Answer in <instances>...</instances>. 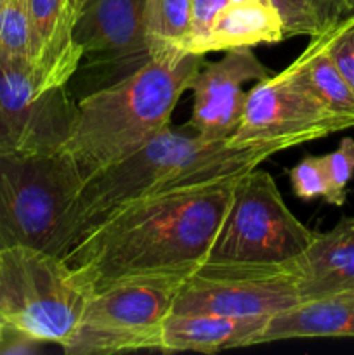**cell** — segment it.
<instances>
[{
  "mask_svg": "<svg viewBox=\"0 0 354 355\" xmlns=\"http://www.w3.org/2000/svg\"><path fill=\"white\" fill-rule=\"evenodd\" d=\"M198 54L151 58L127 78L83 96L62 151L89 177L137 151L170 125L180 96L201 68Z\"/></svg>",
  "mask_w": 354,
  "mask_h": 355,
  "instance_id": "3",
  "label": "cell"
},
{
  "mask_svg": "<svg viewBox=\"0 0 354 355\" xmlns=\"http://www.w3.org/2000/svg\"><path fill=\"white\" fill-rule=\"evenodd\" d=\"M323 2H325V6L328 7L339 19H342L344 12H346V10H344V0H323Z\"/></svg>",
  "mask_w": 354,
  "mask_h": 355,
  "instance_id": "27",
  "label": "cell"
},
{
  "mask_svg": "<svg viewBox=\"0 0 354 355\" xmlns=\"http://www.w3.org/2000/svg\"><path fill=\"white\" fill-rule=\"evenodd\" d=\"M2 3H3V0H0V7H2Z\"/></svg>",
  "mask_w": 354,
  "mask_h": 355,
  "instance_id": "32",
  "label": "cell"
},
{
  "mask_svg": "<svg viewBox=\"0 0 354 355\" xmlns=\"http://www.w3.org/2000/svg\"><path fill=\"white\" fill-rule=\"evenodd\" d=\"M323 37L330 59L354 92V14L337 21Z\"/></svg>",
  "mask_w": 354,
  "mask_h": 355,
  "instance_id": "22",
  "label": "cell"
},
{
  "mask_svg": "<svg viewBox=\"0 0 354 355\" xmlns=\"http://www.w3.org/2000/svg\"><path fill=\"white\" fill-rule=\"evenodd\" d=\"M0 114L14 149L58 153L76 121V103L66 87L38 90L31 64L0 59Z\"/></svg>",
  "mask_w": 354,
  "mask_h": 355,
  "instance_id": "11",
  "label": "cell"
},
{
  "mask_svg": "<svg viewBox=\"0 0 354 355\" xmlns=\"http://www.w3.org/2000/svg\"><path fill=\"white\" fill-rule=\"evenodd\" d=\"M281 19L285 38L318 37L339 21L323 0H269Z\"/></svg>",
  "mask_w": 354,
  "mask_h": 355,
  "instance_id": "20",
  "label": "cell"
},
{
  "mask_svg": "<svg viewBox=\"0 0 354 355\" xmlns=\"http://www.w3.org/2000/svg\"><path fill=\"white\" fill-rule=\"evenodd\" d=\"M144 31L151 58L187 54L191 0H146Z\"/></svg>",
  "mask_w": 354,
  "mask_h": 355,
  "instance_id": "19",
  "label": "cell"
},
{
  "mask_svg": "<svg viewBox=\"0 0 354 355\" xmlns=\"http://www.w3.org/2000/svg\"><path fill=\"white\" fill-rule=\"evenodd\" d=\"M314 234L292 214L271 173L257 166L235 182L228 211L203 266H287L307 248Z\"/></svg>",
  "mask_w": 354,
  "mask_h": 355,
  "instance_id": "6",
  "label": "cell"
},
{
  "mask_svg": "<svg viewBox=\"0 0 354 355\" xmlns=\"http://www.w3.org/2000/svg\"><path fill=\"white\" fill-rule=\"evenodd\" d=\"M301 300L354 291V217L316 232L307 248L288 263Z\"/></svg>",
  "mask_w": 354,
  "mask_h": 355,
  "instance_id": "14",
  "label": "cell"
},
{
  "mask_svg": "<svg viewBox=\"0 0 354 355\" xmlns=\"http://www.w3.org/2000/svg\"><path fill=\"white\" fill-rule=\"evenodd\" d=\"M186 279H135L97 290L65 345L68 355L160 350L162 333Z\"/></svg>",
  "mask_w": 354,
  "mask_h": 355,
  "instance_id": "7",
  "label": "cell"
},
{
  "mask_svg": "<svg viewBox=\"0 0 354 355\" xmlns=\"http://www.w3.org/2000/svg\"><path fill=\"white\" fill-rule=\"evenodd\" d=\"M238 179L120 205L62 259L82 270L94 291L124 281L187 279L207 260Z\"/></svg>",
  "mask_w": 354,
  "mask_h": 355,
  "instance_id": "1",
  "label": "cell"
},
{
  "mask_svg": "<svg viewBox=\"0 0 354 355\" xmlns=\"http://www.w3.org/2000/svg\"><path fill=\"white\" fill-rule=\"evenodd\" d=\"M83 182L66 151L0 153V250L23 245L59 257L66 215Z\"/></svg>",
  "mask_w": 354,
  "mask_h": 355,
  "instance_id": "5",
  "label": "cell"
},
{
  "mask_svg": "<svg viewBox=\"0 0 354 355\" xmlns=\"http://www.w3.org/2000/svg\"><path fill=\"white\" fill-rule=\"evenodd\" d=\"M298 76L294 62L283 71L257 82L246 94L242 120L233 142L287 139L295 146L346 130Z\"/></svg>",
  "mask_w": 354,
  "mask_h": 355,
  "instance_id": "10",
  "label": "cell"
},
{
  "mask_svg": "<svg viewBox=\"0 0 354 355\" xmlns=\"http://www.w3.org/2000/svg\"><path fill=\"white\" fill-rule=\"evenodd\" d=\"M7 151H14V144L12 139H10L9 130H7L6 123L2 120V114H0V153H7Z\"/></svg>",
  "mask_w": 354,
  "mask_h": 355,
  "instance_id": "26",
  "label": "cell"
},
{
  "mask_svg": "<svg viewBox=\"0 0 354 355\" xmlns=\"http://www.w3.org/2000/svg\"><path fill=\"white\" fill-rule=\"evenodd\" d=\"M354 338V291L297 304L267 321L260 343L295 338Z\"/></svg>",
  "mask_w": 354,
  "mask_h": 355,
  "instance_id": "16",
  "label": "cell"
},
{
  "mask_svg": "<svg viewBox=\"0 0 354 355\" xmlns=\"http://www.w3.org/2000/svg\"><path fill=\"white\" fill-rule=\"evenodd\" d=\"M6 331H7V328H6V324H3L2 321H0V343L3 342V336H6Z\"/></svg>",
  "mask_w": 354,
  "mask_h": 355,
  "instance_id": "30",
  "label": "cell"
},
{
  "mask_svg": "<svg viewBox=\"0 0 354 355\" xmlns=\"http://www.w3.org/2000/svg\"><path fill=\"white\" fill-rule=\"evenodd\" d=\"M292 191L301 200H314V198L330 196V180L326 173L325 159L323 156H304L294 168L288 172Z\"/></svg>",
  "mask_w": 354,
  "mask_h": 355,
  "instance_id": "24",
  "label": "cell"
},
{
  "mask_svg": "<svg viewBox=\"0 0 354 355\" xmlns=\"http://www.w3.org/2000/svg\"><path fill=\"white\" fill-rule=\"evenodd\" d=\"M283 38L281 19L269 0L228 3L215 17L207 37L198 45L194 54L205 55L208 52L278 44Z\"/></svg>",
  "mask_w": 354,
  "mask_h": 355,
  "instance_id": "17",
  "label": "cell"
},
{
  "mask_svg": "<svg viewBox=\"0 0 354 355\" xmlns=\"http://www.w3.org/2000/svg\"><path fill=\"white\" fill-rule=\"evenodd\" d=\"M243 2H264V0H229V3H243Z\"/></svg>",
  "mask_w": 354,
  "mask_h": 355,
  "instance_id": "31",
  "label": "cell"
},
{
  "mask_svg": "<svg viewBox=\"0 0 354 355\" xmlns=\"http://www.w3.org/2000/svg\"><path fill=\"white\" fill-rule=\"evenodd\" d=\"M301 302L288 263L257 269L201 266L180 284L172 312L273 318Z\"/></svg>",
  "mask_w": 354,
  "mask_h": 355,
  "instance_id": "9",
  "label": "cell"
},
{
  "mask_svg": "<svg viewBox=\"0 0 354 355\" xmlns=\"http://www.w3.org/2000/svg\"><path fill=\"white\" fill-rule=\"evenodd\" d=\"M0 59L30 62L28 0H3L0 7Z\"/></svg>",
  "mask_w": 354,
  "mask_h": 355,
  "instance_id": "21",
  "label": "cell"
},
{
  "mask_svg": "<svg viewBox=\"0 0 354 355\" xmlns=\"http://www.w3.org/2000/svg\"><path fill=\"white\" fill-rule=\"evenodd\" d=\"M271 76L252 47L226 51L219 61L208 62L191 78L193 113L189 127L207 139H228L242 120L246 94L243 85Z\"/></svg>",
  "mask_w": 354,
  "mask_h": 355,
  "instance_id": "12",
  "label": "cell"
},
{
  "mask_svg": "<svg viewBox=\"0 0 354 355\" xmlns=\"http://www.w3.org/2000/svg\"><path fill=\"white\" fill-rule=\"evenodd\" d=\"M344 16H349V14H354V0H344Z\"/></svg>",
  "mask_w": 354,
  "mask_h": 355,
  "instance_id": "29",
  "label": "cell"
},
{
  "mask_svg": "<svg viewBox=\"0 0 354 355\" xmlns=\"http://www.w3.org/2000/svg\"><path fill=\"white\" fill-rule=\"evenodd\" d=\"M30 64L38 90L66 87L82 61L69 0H28Z\"/></svg>",
  "mask_w": 354,
  "mask_h": 355,
  "instance_id": "13",
  "label": "cell"
},
{
  "mask_svg": "<svg viewBox=\"0 0 354 355\" xmlns=\"http://www.w3.org/2000/svg\"><path fill=\"white\" fill-rule=\"evenodd\" d=\"M144 3L146 0H89L83 6L75 24V40L82 51L75 76L82 78L83 96L127 78L151 59Z\"/></svg>",
  "mask_w": 354,
  "mask_h": 355,
  "instance_id": "8",
  "label": "cell"
},
{
  "mask_svg": "<svg viewBox=\"0 0 354 355\" xmlns=\"http://www.w3.org/2000/svg\"><path fill=\"white\" fill-rule=\"evenodd\" d=\"M302 82L307 85L312 96L332 114L354 127V92L330 59L325 47V37H312L307 47L294 61Z\"/></svg>",
  "mask_w": 354,
  "mask_h": 355,
  "instance_id": "18",
  "label": "cell"
},
{
  "mask_svg": "<svg viewBox=\"0 0 354 355\" xmlns=\"http://www.w3.org/2000/svg\"><path fill=\"white\" fill-rule=\"evenodd\" d=\"M330 180V196L326 203L342 207L346 203L347 186L354 177V139L344 137L335 151L323 156Z\"/></svg>",
  "mask_w": 354,
  "mask_h": 355,
  "instance_id": "23",
  "label": "cell"
},
{
  "mask_svg": "<svg viewBox=\"0 0 354 355\" xmlns=\"http://www.w3.org/2000/svg\"><path fill=\"white\" fill-rule=\"evenodd\" d=\"M295 148L287 139L233 142L186 134L169 125L142 148L85 179L66 215L59 257L120 205L153 194L238 179L269 156Z\"/></svg>",
  "mask_w": 354,
  "mask_h": 355,
  "instance_id": "2",
  "label": "cell"
},
{
  "mask_svg": "<svg viewBox=\"0 0 354 355\" xmlns=\"http://www.w3.org/2000/svg\"><path fill=\"white\" fill-rule=\"evenodd\" d=\"M229 0H191V35L186 52L194 54L198 45L207 37L215 17L221 14Z\"/></svg>",
  "mask_w": 354,
  "mask_h": 355,
  "instance_id": "25",
  "label": "cell"
},
{
  "mask_svg": "<svg viewBox=\"0 0 354 355\" xmlns=\"http://www.w3.org/2000/svg\"><path fill=\"white\" fill-rule=\"evenodd\" d=\"M94 293L62 257L23 245L0 250V321L28 342L65 345Z\"/></svg>",
  "mask_w": 354,
  "mask_h": 355,
  "instance_id": "4",
  "label": "cell"
},
{
  "mask_svg": "<svg viewBox=\"0 0 354 355\" xmlns=\"http://www.w3.org/2000/svg\"><path fill=\"white\" fill-rule=\"evenodd\" d=\"M269 318H228L215 314L172 312L163 326V352H203L260 343Z\"/></svg>",
  "mask_w": 354,
  "mask_h": 355,
  "instance_id": "15",
  "label": "cell"
},
{
  "mask_svg": "<svg viewBox=\"0 0 354 355\" xmlns=\"http://www.w3.org/2000/svg\"><path fill=\"white\" fill-rule=\"evenodd\" d=\"M69 2H71V7H73V12H75L76 19H78V16H80V12H82L83 6H85V3H87V2H89V0H69Z\"/></svg>",
  "mask_w": 354,
  "mask_h": 355,
  "instance_id": "28",
  "label": "cell"
}]
</instances>
